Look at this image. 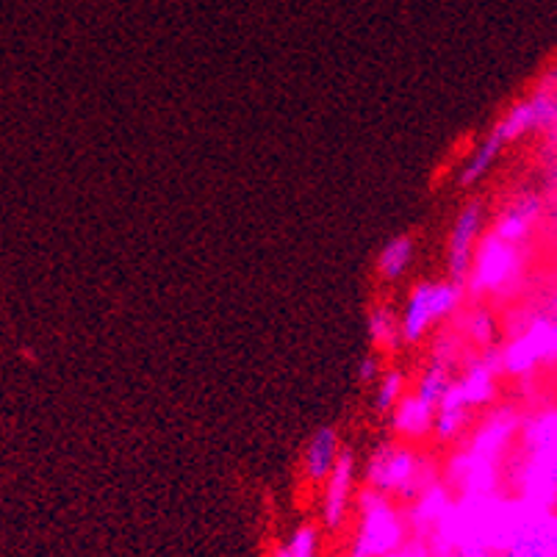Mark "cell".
<instances>
[{"instance_id":"obj_1","label":"cell","mask_w":557,"mask_h":557,"mask_svg":"<svg viewBox=\"0 0 557 557\" xmlns=\"http://www.w3.org/2000/svg\"><path fill=\"white\" fill-rule=\"evenodd\" d=\"M367 485L380 494L422 496L430 485L438 483L435 463L428 455L413 453L405 444H383L367 463Z\"/></svg>"},{"instance_id":"obj_2","label":"cell","mask_w":557,"mask_h":557,"mask_svg":"<svg viewBox=\"0 0 557 557\" xmlns=\"http://www.w3.org/2000/svg\"><path fill=\"white\" fill-rule=\"evenodd\" d=\"M519 245L491 231L488 236L480 239L478 250H474L472 270H469V277H466V295H469V300H483L485 295L503 297L510 288V283L519 281Z\"/></svg>"},{"instance_id":"obj_3","label":"cell","mask_w":557,"mask_h":557,"mask_svg":"<svg viewBox=\"0 0 557 557\" xmlns=\"http://www.w3.org/2000/svg\"><path fill=\"white\" fill-rule=\"evenodd\" d=\"M466 286L455 281L442 283H419L417 288H410L408 306L403 311V338L408 344H417L435 322L447 319L460 308L466 300Z\"/></svg>"},{"instance_id":"obj_4","label":"cell","mask_w":557,"mask_h":557,"mask_svg":"<svg viewBox=\"0 0 557 557\" xmlns=\"http://www.w3.org/2000/svg\"><path fill=\"white\" fill-rule=\"evenodd\" d=\"M480 239H483V202L472 200L460 209L449 236V281L466 286Z\"/></svg>"},{"instance_id":"obj_5","label":"cell","mask_w":557,"mask_h":557,"mask_svg":"<svg viewBox=\"0 0 557 557\" xmlns=\"http://www.w3.org/2000/svg\"><path fill=\"white\" fill-rule=\"evenodd\" d=\"M435 410L430 403H424L417 392L405 394L403 403L394 408L392 417V430L394 435L405 438V442H413V438H422L430 430L435 428Z\"/></svg>"},{"instance_id":"obj_6","label":"cell","mask_w":557,"mask_h":557,"mask_svg":"<svg viewBox=\"0 0 557 557\" xmlns=\"http://www.w3.org/2000/svg\"><path fill=\"white\" fill-rule=\"evenodd\" d=\"M342 455V444H338V433L333 428H319L308 442L306 455H302V469H306L308 480L319 483V480L331 478L336 469V460Z\"/></svg>"},{"instance_id":"obj_7","label":"cell","mask_w":557,"mask_h":557,"mask_svg":"<svg viewBox=\"0 0 557 557\" xmlns=\"http://www.w3.org/2000/svg\"><path fill=\"white\" fill-rule=\"evenodd\" d=\"M541 216V200L533 195H524L519 200H513L503 214L496 216L494 233H499L503 239L521 245V242L533 233V225Z\"/></svg>"},{"instance_id":"obj_8","label":"cell","mask_w":557,"mask_h":557,"mask_svg":"<svg viewBox=\"0 0 557 557\" xmlns=\"http://www.w3.org/2000/svg\"><path fill=\"white\" fill-rule=\"evenodd\" d=\"M356 483V455L352 449H342L336 460V469L327 478V491H325V519L331 524H336L342 519L344 508L349 503V491Z\"/></svg>"},{"instance_id":"obj_9","label":"cell","mask_w":557,"mask_h":557,"mask_svg":"<svg viewBox=\"0 0 557 557\" xmlns=\"http://www.w3.org/2000/svg\"><path fill=\"white\" fill-rule=\"evenodd\" d=\"M369 338H372V344L380 352H394L399 347V342H405L403 317H397L394 308L386 306V302L374 306L369 311Z\"/></svg>"},{"instance_id":"obj_10","label":"cell","mask_w":557,"mask_h":557,"mask_svg":"<svg viewBox=\"0 0 557 557\" xmlns=\"http://www.w3.org/2000/svg\"><path fill=\"white\" fill-rule=\"evenodd\" d=\"M413 261V239H410L408 233L403 236H394L377 256V272L386 281H397V277L405 275V270Z\"/></svg>"},{"instance_id":"obj_11","label":"cell","mask_w":557,"mask_h":557,"mask_svg":"<svg viewBox=\"0 0 557 557\" xmlns=\"http://www.w3.org/2000/svg\"><path fill=\"white\" fill-rule=\"evenodd\" d=\"M533 128H535L533 103H530V100H521V103H516L508 114L499 116V123L494 125L491 134L503 141V145H510V141H516L519 136H524L527 131H533Z\"/></svg>"},{"instance_id":"obj_12","label":"cell","mask_w":557,"mask_h":557,"mask_svg":"<svg viewBox=\"0 0 557 557\" xmlns=\"http://www.w3.org/2000/svg\"><path fill=\"white\" fill-rule=\"evenodd\" d=\"M449 386H453V374H449V363L435 361V363H430V367L424 369L422 377H419L417 394L424 399V403H430V405H433V408H438V405H442V399L447 397Z\"/></svg>"},{"instance_id":"obj_13","label":"cell","mask_w":557,"mask_h":557,"mask_svg":"<svg viewBox=\"0 0 557 557\" xmlns=\"http://www.w3.org/2000/svg\"><path fill=\"white\" fill-rule=\"evenodd\" d=\"M503 148H505V145L499 139H496L494 134L485 136V141H483V145H480L478 150H474V156H472V159H469V164H466L463 170H460L458 184L460 186L478 184V181L483 178L485 172L491 170V164H494V161H496V156L503 153Z\"/></svg>"},{"instance_id":"obj_14","label":"cell","mask_w":557,"mask_h":557,"mask_svg":"<svg viewBox=\"0 0 557 557\" xmlns=\"http://www.w3.org/2000/svg\"><path fill=\"white\" fill-rule=\"evenodd\" d=\"M405 397V374L399 369H386L380 374L377 392H374V408L380 413H394L399 403Z\"/></svg>"},{"instance_id":"obj_15","label":"cell","mask_w":557,"mask_h":557,"mask_svg":"<svg viewBox=\"0 0 557 557\" xmlns=\"http://www.w3.org/2000/svg\"><path fill=\"white\" fill-rule=\"evenodd\" d=\"M463 333L469 338H472L474 344H488L491 336H494V319H491L488 311H483V308H474L469 317L463 319Z\"/></svg>"},{"instance_id":"obj_16","label":"cell","mask_w":557,"mask_h":557,"mask_svg":"<svg viewBox=\"0 0 557 557\" xmlns=\"http://www.w3.org/2000/svg\"><path fill=\"white\" fill-rule=\"evenodd\" d=\"M358 377H361V383H372V380L380 377L377 356H367V358H363L361 369H358Z\"/></svg>"}]
</instances>
